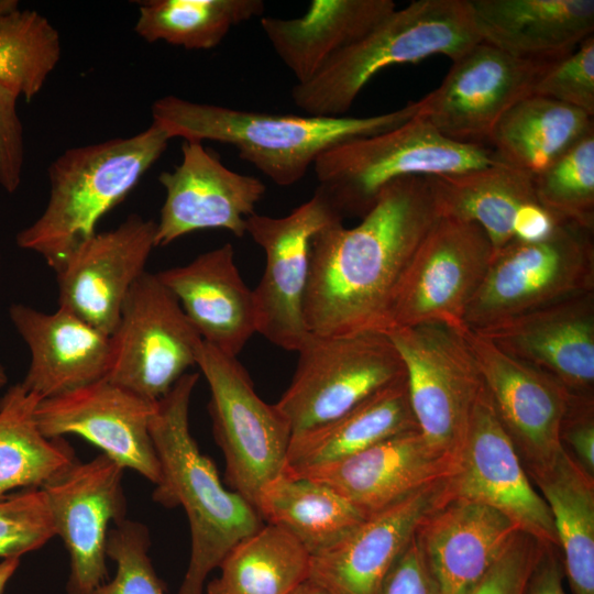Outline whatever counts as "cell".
I'll return each mask as SVG.
<instances>
[{"instance_id": "33", "label": "cell", "mask_w": 594, "mask_h": 594, "mask_svg": "<svg viewBox=\"0 0 594 594\" xmlns=\"http://www.w3.org/2000/svg\"><path fill=\"white\" fill-rule=\"evenodd\" d=\"M593 130L582 110L530 95L502 117L488 146L503 164L536 175Z\"/></svg>"}, {"instance_id": "15", "label": "cell", "mask_w": 594, "mask_h": 594, "mask_svg": "<svg viewBox=\"0 0 594 594\" xmlns=\"http://www.w3.org/2000/svg\"><path fill=\"white\" fill-rule=\"evenodd\" d=\"M444 495L475 501L502 512L520 530L558 546L549 507L531 483L490 395L481 391L466 433L446 479Z\"/></svg>"}, {"instance_id": "41", "label": "cell", "mask_w": 594, "mask_h": 594, "mask_svg": "<svg viewBox=\"0 0 594 594\" xmlns=\"http://www.w3.org/2000/svg\"><path fill=\"white\" fill-rule=\"evenodd\" d=\"M532 95L546 97L594 116V35L550 66Z\"/></svg>"}, {"instance_id": "50", "label": "cell", "mask_w": 594, "mask_h": 594, "mask_svg": "<svg viewBox=\"0 0 594 594\" xmlns=\"http://www.w3.org/2000/svg\"><path fill=\"white\" fill-rule=\"evenodd\" d=\"M18 8V1L0 0V15Z\"/></svg>"}, {"instance_id": "2", "label": "cell", "mask_w": 594, "mask_h": 594, "mask_svg": "<svg viewBox=\"0 0 594 594\" xmlns=\"http://www.w3.org/2000/svg\"><path fill=\"white\" fill-rule=\"evenodd\" d=\"M198 377L184 374L156 402L150 422L161 469L152 498L166 508L182 506L189 522L190 556L177 594H204L208 575L229 551L263 526L257 510L223 486L191 436L189 406Z\"/></svg>"}, {"instance_id": "49", "label": "cell", "mask_w": 594, "mask_h": 594, "mask_svg": "<svg viewBox=\"0 0 594 594\" xmlns=\"http://www.w3.org/2000/svg\"><path fill=\"white\" fill-rule=\"evenodd\" d=\"M290 594H328L321 586L311 580H306L297 586Z\"/></svg>"}, {"instance_id": "32", "label": "cell", "mask_w": 594, "mask_h": 594, "mask_svg": "<svg viewBox=\"0 0 594 594\" xmlns=\"http://www.w3.org/2000/svg\"><path fill=\"white\" fill-rule=\"evenodd\" d=\"M255 509L292 534L312 556L323 552L367 516L319 481L283 472L260 493Z\"/></svg>"}, {"instance_id": "4", "label": "cell", "mask_w": 594, "mask_h": 594, "mask_svg": "<svg viewBox=\"0 0 594 594\" xmlns=\"http://www.w3.org/2000/svg\"><path fill=\"white\" fill-rule=\"evenodd\" d=\"M169 140L167 132L152 122L132 136L62 153L48 168L47 204L41 216L16 234V244L41 255L56 273L162 156Z\"/></svg>"}, {"instance_id": "40", "label": "cell", "mask_w": 594, "mask_h": 594, "mask_svg": "<svg viewBox=\"0 0 594 594\" xmlns=\"http://www.w3.org/2000/svg\"><path fill=\"white\" fill-rule=\"evenodd\" d=\"M56 536L42 487L12 492L0 497V559H21L44 547Z\"/></svg>"}, {"instance_id": "14", "label": "cell", "mask_w": 594, "mask_h": 594, "mask_svg": "<svg viewBox=\"0 0 594 594\" xmlns=\"http://www.w3.org/2000/svg\"><path fill=\"white\" fill-rule=\"evenodd\" d=\"M556 62L520 59L481 41L452 61L440 86L418 100L417 114L452 141L488 146L502 117Z\"/></svg>"}, {"instance_id": "45", "label": "cell", "mask_w": 594, "mask_h": 594, "mask_svg": "<svg viewBox=\"0 0 594 594\" xmlns=\"http://www.w3.org/2000/svg\"><path fill=\"white\" fill-rule=\"evenodd\" d=\"M380 594H441L414 538L388 573Z\"/></svg>"}, {"instance_id": "17", "label": "cell", "mask_w": 594, "mask_h": 594, "mask_svg": "<svg viewBox=\"0 0 594 594\" xmlns=\"http://www.w3.org/2000/svg\"><path fill=\"white\" fill-rule=\"evenodd\" d=\"M460 334L526 472L549 464L563 449L561 426L572 393L475 331L465 328Z\"/></svg>"}, {"instance_id": "29", "label": "cell", "mask_w": 594, "mask_h": 594, "mask_svg": "<svg viewBox=\"0 0 594 594\" xmlns=\"http://www.w3.org/2000/svg\"><path fill=\"white\" fill-rule=\"evenodd\" d=\"M416 429L418 426L404 377L375 392L343 415L293 433L284 472L300 474L332 464Z\"/></svg>"}, {"instance_id": "13", "label": "cell", "mask_w": 594, "mask_h": 594, "mask_svg": "<svg viewBox=\"0 0 594 594\" xmlns=\"http://www.w3.org/2000/svg\"><path fill=\"white\" fill-rule=\"evenodd\" d=\"M343 218L320 191L284 217L253 213L245 231L265 252V270L253 289L256 329L273 344L297 352L310 333L304 321L310 244Z\"/></svg>"}, {"instance_id": "26", "label": "cell", "mask_w": 594, "mask_h": 594, "mask_svg": "<svg viewBox=\"0 0 594 594\" xmlns=\"http://www.w3.org/2000/svg\"><path fill=\"white\" fill-rule=\"evenodd\" d=\"M156 275L202 341L222 353L237 358L257 332L253 289L242 279L230 243Z\"/></svg>"}, {"instance_id": "9", "label": "cell", "mask_w": 594, "mask_h": 594, "mask_svg": "<svg viewBox=\"0 0 594 594\" xmlns=\"http://www.w3.org/2000/svg\"><path fill=\"white\" fill-rule=\"evenodd\" d=\"M293 380L275 404L297 433L326 424L381 388L406 377L387 334L309 336Z\"/></svg>"}, {"instance_id": "36", "label": "cell", "mask_w": 594, "mask_h": 594, "mask_svg": "<svg viewBox=\"0 0 594 594\" xmlns=\"http://www.w3.org/2000/svg\"><path fill=\"white\" fill-rule=\"evenodd\" d=\"M264 11L262 0H150L140 3L134 30L150 43L211 50L232 28Z\"/></svg>"}, {"instance_id": "31", "label": "cell", "mask_w": 594, "mask_h": 594, "mask_svg": "<svg viewBox=\"0 0 594 594\" xmlns=\"http://www.w3.org/2000/svg\"><path fill=\"white\" fill-rule=\"evenodd\" d=\"M428 177L440 217L480 226L493 253L514 239L518 209L537 201L534 175L505 164Z\"/></svg>"}, {"instance_id": "48", "label": "cell", "mask_w": 594, "mask_h": 594, "mask_svg": "<svg viewBox=\"0 0 594 594\" xmlns=\"http://www.w3.org/2000/svg\"><path fill=\"white\" fill-rule=\"evenodd\" d=\"M21 559L12 558L0 560V594H3L12 576L15 574Z\"/></svg>"}, {"instance_id": "20", "label": "cell", "mask_w": 594, "mask_h": 594, "mask_svg": "<svg viewBox=\"0 0 594 594\" xmlns=\"http://www.w3.org/2000/svg\"><path fill=\"white\" fill-rule=\"evenodd\" d=\"M155 232V221L131 215L82 242L56 272L58 307L111 336L128 294L146 272Z\"/></svg>"}, {"instance_id": "47", "label": "cell", "mask_w": 594, "mask_h": 594, "mask_svg": "<svg viewBox=\"0 0 594 594\" xmlns=\"http://www.w3.org/2000/svg\"><path fill=\"white\" fill-rule=\"evenodd\" d=\"M559 220L554 218L538 201L522 205L514 219V239L524 242H537L548 238L557 227Z\"/></svg>"}, {"instance_id": "19", "label": "cell", "mask_w": 594, "mask_h": 594, "mask_svg": "<svg viewBox=\"0 0 594 594\" xmlns=\"http://www.w3.org/2000/svg\"><path fill=\"white\" fill-rule=\"evenodd\" d=\"M166 196L156 222L155 246H165L188 233L223 229L242 238L246 219L255 213L266 186L257 177L231 170L202 142L185 140L182 161L161 173Z\"/></svg>"}, {"instance_id": "1", "label": "cell", "mask_w": 594, "mask_h": 594, "mask_svg": "<svg viewBox=\"0 0 594 594\" xmlns=\"http://www.w3.org/2000/svg\"><path fill=\"white\" fill-rule=\"evenodd\" d=\"M440 217L428 176L386 185L361 222L318 232L310 244L304 321L309 333H385L399 280Z\"/></svg>"}, {"instance_id": "8", "label": "cell", "mask_w": 594, "mask_h": 594, "mask_svg": "<svg viewBox=\"0 0 594 594\" xmlns=\"http://www.w3.org/2000/svg\"><path fill=\"white\" fill-rule=\"evenodd\" d=\"M196 365L210 389L208 409L227 482L255 508L263 487L285 471L290 425L275 404L257 395L235 356L202 341Z\"/></svg>"}, {"instance_id": "7", "label": "cell", "mask_w": 594, "mask_h": 594, "mask_svg": "<svg viewBox=\"0 0 594 594\" xmlns=\"http://www.w3.org/2000/svg\"><path fill=\"white\" fill-rule=\"evenodd\" d=\"M593 232L559 221L541 241L513 239L494 252L466 310L465 327L480 330L594 293Z\"/></svg>"}, {"instance_id": "51", "label": "cell", "mask_w": 594, "mask_h": 594, "mask_svg": "<svg viewBox=\"0 0 594 594\" xmlns=\"http://www.w3.org/2000/svg\"><path fill=\"white\" fill-rule=\"evenodd\" d=\"M8 383V374L6 367L0 362V388L6 386Z\"/></svg>"}, {"instance_id": "18", "label": "cell", "mask_w": 594, "mask_h": 594, "mask_svg": "<svg viewBox=\"0 0 594 594\" xmlns=\"http://www.w3.org/2000/svg\"><path fill=\"white\" fill-rule=\"evenodd\" d=\"M156 403L107 378L66 394L41 399L34 416L48 439L78 436L124 469L156 485L160 462L150 432Z\"/></svg>"}, {"instance_id": "46", "label": "cell", "mask_w": 594, "mask_h": 594, "mask_svg": "<svg viewBox=\"0 0 594 594\" xmlns=\"http://www.w3.org/2000/svg\"><path fill=\"white\" fill-rule=\"evenodd\" d=\"M564 579L559 547L544 544L532 566L524 594H566Z\"/></svg>"}, {"instance_id": "24", "label": "cell", "mask_w": 594, "mask_h": 594, "mask_svg": "<svg viewBox=\"0 0 594 594\" xmlns=\"http://www.w3.org/2000/svg\"><path fill=\"white\" fill-rule=\"evenodd\" d=\"M9 317L30 351L21 385L41 399L56 397L107 376L110 336L58 307L44 312L12 304Z\"/></svg>"}, {"instance_id": "27", "label": "cell", "mask_w": 594, "mask_h": 594, "mask_svg": "<svg viewBox=\"0 0 594 594\" xmlns=\"http://www.w3.org/2000/svg\"><path fill=\"white\" fill-rule=\"evenodd\" d=\"M482 41L526 61L556 62L594 35L593 0H469Z\"/></svg>"}, {"instance_id": "37", "label": "cell", "mask_w": 594, "mask_h": 594, "mask_svg": "<svg viewBox=\"0 0 594 594\" xmlns=\"http://www.w3.org/2000/svg\"><path fill=\"white\" fill-rule=\"evenodd\" d=\"M61 52L58 31L38 12L16 8L0 15V86L14 98L33 99Z\"/></svg>"}, {"instance_id": "5", "label": "cell", "mask_w": 594, "mask_h": 594, "mask_svg": "<svg viewBox=\"0 0 594 594\" xmlns=\"http://www.w3.org/2000/svg\"><path fill=\"white\" fill-rule=\"evenodd\" d=\"M481 41L469 0L411 1L296 84L292 98L307 116L342 117L381 70L432 55L454 61Z\"/></svg>"}, {"instance_id": "11", "label": "cell", "mask_w": 594, "mask_h": 594, "mask_svg": "<svg viewBox=\"0 0 594 594\" xmlns=\"http://www.w3.org/2000/svg\"><path fill=\"white\" fill-rule=\"evenodd\" d=\"M492 254L491 242L480 226L439 217L399 280L386 331L435 324L461 333Z\"/></svg>"}, {"instance_id": "6", "label": "cell", "mask_w": 594, "mask_h": 594, "mask_svg": "<svg viewBox=\"0 0 594 594\" xmlns=\"http://www.w3.org/2000/svg\"><path fill=\"white\" fill-rule=\"evenodd\" d=\"M503 164L486 145L452 141L416 114L388 131L340 143L314 164L318 187L336 210L363 217L389 183Z\"/></svg>"}, {"instance_id": "42", "label": "cell", "mask_w": 594, "mask_h": 594, "mask_svg": "<svg viewBox=\"0 0 594 594\" xmlns=\"http://www.w3.org/2000/svg\"><path fill=\"white\" fill-rule=\"evenodd\" d=\"M544 543L519 530L508 547L469 594H524Z\"/></svg>"}, {"instance_id": "30", "label": "cell", "mask_w": 594, "mask_h": 594, "mask_svg": "<svg viewBox=\"0 0 594 594\" xmlns=\"http://www.w3.org/2000/svg\"><path fill=\"white\" fill-rule=\"evenodd\" d=\"M527 474L549 507L572 593L594 594V476L564 448Z\"/></svg>"}, {"instance_id": "21", "label": "cell", "mask_w": 594, "mask_h": 594, "mask_svg": "<svg viewBox=\"0 0 594 594\" xmlns=\"http://www.w3.org/2000/svg\"><path fill=\"white\" fill-rule=\"evenodd\" d=\"M446 479L369 515L339 542L312 556L309 580L328 594H380L419 522L443 497Z\"/></svg>"}, {"instance_id": "39", "label": "cell", "mask_w": 594, "mask_h": 594, "mask_svg": "<svg viewBox=\"0 0 594 594\" xmlns=\"http://www.w3.org/2000/svg\"><path fill=\"white\" fill-rule=\"evenodd\" d=\"M151 539L145 525L123 519L108 534L107 557L116 564L114 576L90 594H165L148 556Z\"/></svg>"}, {"instance_id": "12", "label": "cell", "mask_w": 594, "mask_h": 594, "mask_svg": "<svg viewBox=\"0 0 594 594\" xmlns=\"http://www.w3.org/2000/svg\"><path fill=\"white\" fill-rule=\"evenodd\" d=\"M110 342L105 378L156 403L196 365L202 339L173 293L145 272L128 294Z\"/></svg>"}, {"instance_id": "16", "label": "cell", "mask_w": 594, "mask_h": 594, "mask_svg": "<svg viewBox=\"0 0 594 594\" xmlns=\"http://www.w3.org/2000/svg\"><path fill=\"white\" fill-rule=\"evenodd\" d=\"M124 470L101 453L87 462L77 459L42 486L69 554L67 594H90L107 581L108 534L127 518Z\"/></svg>"}, {"instance_id": "10", "label": "cell", "mask_w": 594, "mask_h": 594, "mask_svg": "<svg viewBox=\"0 0 594 594\" xmlns=\"http://www.w3.org/2000/svg\"><path fill=\"white\" fill-rule=\"evenodd\" d=\"M405 366L409 403L430 448L454 463L473 406L484 387L462 336L442 326L385 332Z\"/></svg>"}, {"instance_id": "25", "label": "cell", "mask_w": 594, "mask_h": 594, "mask_svg": "<svg viewBox=\"0 0 594 594\" xmlns=\"http://www.w3.org/2000/svg\"><path fill=\"white\" fill-rule=\"evenodd\" d=\"M453 465L416 429L344 460L293 475L327 484L369 516L446 479Z\"/></svg>"}, {"instance_id": "23", "label": "cell", "mask_w": 594, "mask_h": 594, "mask_svg": "<svg viewBox=\"0 0 594 594\" xmlns=\"http://www.w3.org/2000/svg\"><path fill=\"white\" fill-rule=\"evenodd\" d=\"M473 331L571 393L593 394L594 293Z\"/></svg>"}, {"instance_id": "44", "label": "cell", "mask_w": 594, "mask_h": 594, "mask_svg": "<svg viewBox=\"0 0 594 594\" xmlns=\"http://www.w3.org/2000/svg\"><path fill=\"white\" fill-rule=\"evenodd\" d=\"M561 443L591 476H594V397L573 394L561 426Z\"/></svg>"}, {"instance_id": "22", "label": "cell", "mask_w": 594, "mask_h": 594, "mask_svg": "<svg viewBox=\"0 0 594 594\" xmlns=\"http://www.w3.org/2000/svg\"><path fill=\"white\" fill-rule=\"evenodd\" d=\"M519 530L494 507L443 495L414 539L441 594H469Z\"/></svg>"}, {"instance_id": "28", "label": "cell", "mask_w": 594, "mask_h": 594, "mask_svg": "<svg viewBox=\"0 0 594 594\" xmlns=\"http://www.w3.org/2000/svg\"><path fill=\"white\" fill-rule=\"evenodd\" d=\"M395 9L393 0H312L302 16H264L261 26L297 84H302Z\"/></svg>"}, {"instance_id": "38", "label": "cell", "mask_w": 594, "mask_h": 594, "mask_svg": "<svg viewBox=\"0 0 594 594\" xmlns=\"http://www.w3.org/2000/svg\"><path fill=\"white\" fill-rule=\"evenodd\" d=\"M534 188L559 221L594 231V130L534 175Z\"/></svg>"}, {"instance_id": "34", "label": "cell", "mask_w": 594, "mask_h": 594, "mask_svg": "<svg viewBox=\"0 0 594 594\" xmlns=\"http://www.w3.org/2000/svg\"><path fill=\"white\" fill-rule=\"evenodd\" d=\"M40 400L21 383L0 398V497L42 487L77 460L64 438L48 439L40 431L34 416Z\"/></svg>"}, {"instance_id": "3", "label": "cell", "mask_w": 594, "mask_h": 594, "mask_svg": "<svg viewBox=\"0 0 594 594\" xmlns=\"http://www.w3.org/2000/svg\"><path fill=\"white\" fill-rule=\"evenodd\" d=\"M418 101L371 117L273 114L190 101L177 96L155 100L153 123L169 138L216 141L235 147L278 186L301 180L317 158L333 146L397 128L414 118Z\"/></svg>"}, {"instance_id": "35", "label": "cell", "mask_w": 594, "mask_h": 594, "mask_svg": "<svg viewBox=\"0 0 594 594\" xmlns=\"http://www.w3.org/2000/svg\"><path fill=\"white\" fill-rule=\"evenodd\" d=\"M311 554L284 528L267 524L223 558L207 594H290L309 579Z\"/></svg>"}, {"instance_id": "43", "label": "cell", "mask_w": 594, "mask_h": 594, "mask_svg": "<svg viewBox=\"0 0 594 594\" xmlns=\"http://www.w3.org/2000/svg\"><path fill=\"white\" fill-rule=\"evenodd\" d=\"M24 165L23 127L16 112V98L0 86V186L14 193Z\"/></svg>"}]
</instances>
